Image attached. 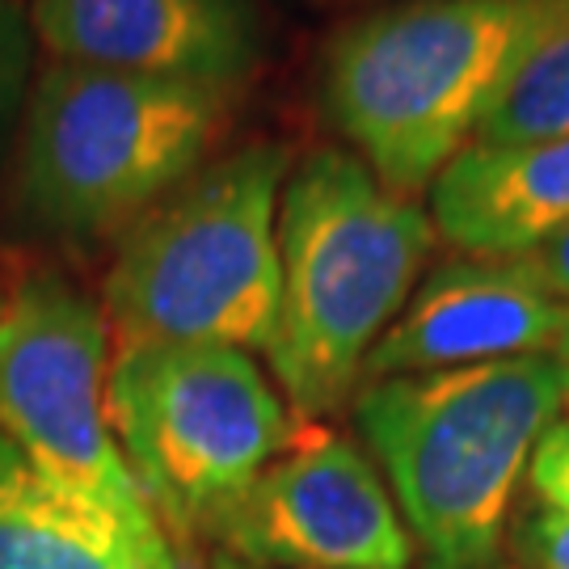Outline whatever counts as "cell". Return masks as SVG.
I'll return each mask as SVG.
<instances>
[{
    "mask_svg": "<svg viewBox=\"0 0 569 569\" xmlns=\"http://www.w3.org/2000/svg\"><path fill=\"white\" fill-rule=\"evenodd\" d=\"M435 232L468 258H523L569 228V136L465 148L430 186Z\"/></svg>",
    "mask_w": 569,
    "mask_h": 569,
    "instance_id": "8fae6325",
    "label": "cell"
},
{
    "mask_svg": "<svg viewBox=\"0 0 569 569\" xmlns=\"http://www.w3.org/2000/svg\"><path fill=\"white\" fill-rule=\"evenodd\" d=\"M207 569H262V566H249V561H241V557H232V552H224V557H216Z\"/></svg>",
    "mask_w": 569,
    "mask_h": 569,
    "instance_id": "ac0fdd59",
    "label": "cell"
},
{
    "mask_svg": "<svg viewBox=\"0 0 569 569\" xmlns=\"http://www.w3.org/2000/svg\"><path fill=\"white\" fill-rule=\"evenodd\" d=\"M523 262L536 270V279L557 291L561 300H569V228L549 237L545 244H536L531 253H523Z\"/></svg>",
    "mask_w": 569,
    "mask_h": 569,
    "instance_id": "e0dca14e",
    "label": "cell"
},
{
    "mask_svg": "<svg viewBox=\"0 0 569 569\" xmlns=\"http://www.w3.org/2000/svg\"><path fill=\"white\" fill-rule=\"evenodd\" d=\"M566 418H569V406H566Z\"/></svg>",
    "mask_w": 569,
    "mask_h": 569,
    "instance_id": "d6986e66",
    "label": "cell"
},
{
    "mask_svg": "<svg viewBox=\"0 0 569 569\" xmlns=\"http://www.w3.org/2000/svg\"><path fill=\"white\" fill-rule=\"evenodd\" d=\"M515 552L528 569H569V515L536 507L519 519Z\"/></svg>",
    "mask_w": 569,
    "mask_h": 569,
    "instance_id": "2e32d148",
    "label": "cell"
},
{
    "mask_svg": "<svg viewBox=\"0 0 569 569\" xmlns=\"http://www.w3.org/2000/svg\"><path fill=\"white\" fill-rule=\"evenodd\" d=\"M283 143H244L190 173L122 232L102 308L119 342H220L270 350L279 321Z\"/></svg>",
    "mask_w": 569,
    "mask_h": 569,
    "instance_id": "277c9868",
    "label": "cell"
},
{
    "mask_svg": "<svg viewBox=\"0 0 569 569\" xmlns=\"http://www.w3.org/2000/svg\"><path fill=\"white\" fill-rule=\"evenodd\" d=\"M507 359H569V300L523 258H468L430 270L367 359V380Z\"/></svg>",
    "mask_w": 569,
    "mask_h": 569,
    "instance_id": "9c48e42d",
    "label": "cell"
},
{
    "mask_svg": "<svg viewBox=\"0 0 569 569\" xmlns=\"http://www.w3.org/2000/svg\"><path fill=\"white\" fill-rule=\"evenodd\" d=\"M232 557L287 569H409L413 540L380 468L355 443L312 430L258 472L216 519Z\"/></svg>",
    "mask_w": 569,
    "mask_h": 569,
    "instance_id": "ba28073f",
    "label": "cell"
},
{
    "mask_svg": "<svg viewBox=\"0 0 569 569\" xmlns=\"http://www.w3.org/2000/svg\"><path fill=\"white\" fill-rule=\"evenodd\" d=\"M566 26L569 0H406L367 13L329 42L326 110L355 157L413 199Z\"/></svg>",
    "mask_w": 569,
    "mask_h": 569,
    "instance_id": "6da1fadb",
    "label": "cell"
},
{
    "mask_svg": "<svg viewBox=\"0 0 569 569\" xmlns=\"http://www.w3.org/2000/svg\"><path fill=\"white\" fill-rule=\"evenodd\" d=\"M0 569H178L169 531L131 528L47 481L0 435Z\"/></svg>",
    "mask_w": 569,
    "mask_h": 569,
    "instance_id": "7c38bea8",
    "label": "cell"
},
{
    "mask_svg": "<svg viewBox=\"0 0 569 569\" xmlns=\"http://www.w3.org/2000/svg\"><path fill=\"white\" fill-rule=\"evenodd\" d=\"M430 249V211L388 190L355 152L317 148L287 173L279 321L266 350L287 406L321 418L359 392L367 359L418 291Z\"/></svg>",
    "mask_w": 569,
    "mask_h": 569,
    "instance_id": "7a4b0ae2",
    "label": "cell"
},
{
    "mask_svg": "<svg viewBox=\"0 0 569 569\" xmlns=\"http://www.w3.org/2000/svg\"><path fill=\"white\" fill-rule=\"evenodd\" d=\"M110 427L161 528H216L270 460L296 443V418L249 350L220 342H114Z\"/></svg>",
    "mask_w": 569,
    "mask_h": 569,
    "instance_id": "8992f818",
    "label": "cell"
},
{
    "mask_svg": "<svg viewBox=\"0 0 569 569\" xmlns=\"http://www.w3.org/2000/svg\"><path fill=\"white\" fill-rule=\"evenodd\" d=\"M34 30L30 13L18 0H0V152L9 148L13 131H21V114L34 84Z\"/></svg>",
    "mask_w": 569,
    "mask_h": 569,
    "instance_id": "5bb4252c",
    "label": "cell"
},
{
    "mask_svg": "<svg viewBox=\"0 0 569 569\" xmlns=\"http://www.w3.org/2000/svg\"><path fill=\"white\" fill-rule=\"evenodd\" d=\"M528 481L536 493V507L566 510L569 515V418L561 413L531 451Z\"/></svg>",
    "mask_w": 569,
    "mask_h": 569,
    "instance_id": "9a60e30c",
    "label": "cell"
},
{
    "mask_svg": "<svg viewBox=\"0 0 569 569\" xmlns=\"http://www.w3.org/2000/svg\"><path fill=\"white\" fill-rule=\"evenodd\" d=\"M30 30L60 63L224 93L262 56L249 0H30Z\"/></svg>",
    "mask_w": 569,
    "mask_h": 569,
    "instance_id": "30bf717a",
    "label": "cell"
},
{
    "mask_svg": "<svg viewBox=\"0 0 569 569\" xmlns=\"http://www.w3.org/2000/svg\"><path fill=\"white\" fill-rule=\"evenodd\" d=\"M557 136H569V26L519 68L472 148H523Z\"/></svg>",
    "mask_w": 569,
    "mask_h": 569,
    "instance_id": "4fadbf2b",
    "label": "cell"
},
{
    "mask_svg": "<svg viewBox=\"0 0 569 569\" xmlns=\"http://www.w3.org/2000/svg\"><path fill=\"white\" fill-rule=\"evenodd\" d=\"M110 355L102 300L56 270L21 279L0 300V435L60 489L131 528H161L110 427Z\"/></svg>",
    "mask_w": 569,
    "mask_h": 569,
    "instance_id": "52a82bcc",
    "label": "cell"
},
{
    "mask_svg": "<svg viewBox=\"0 0 569 569\" xmlns=\"http://www.w3.org/2000/svg\"><path fill=\"white\" fill-rule=\"evenodd\" d=\"M224 119V89L51 60L21 114V207L51 237H122L203 169Z\"/></svg>",
    "mask_w": 569,
    "mask_h": 569,
    "instance_id": "5b68a950",
    "label": "cell"
},
{
    "mask_svg": "<svg viewBox=\"0 0 569 569\" xmlns=\"http://www.w3.org/2000/svg\"><path fill=\"white\" fill-rule=\"evenodd\" d=\"M569 406V359H507L367 380L355 422L427 569L498 561L515 489Z\"/></svg>",
    "mask_w": 569,
    "mask_h": 569,
    "instance_id": "3957f363",
    "label": "cell"
}]
</instances>
